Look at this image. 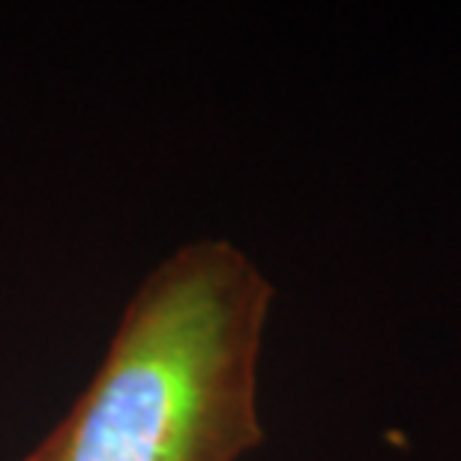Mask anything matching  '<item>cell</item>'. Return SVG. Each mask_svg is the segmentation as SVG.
Wrapping results in <instances>:
<instances>
[{"instance_id": "cell-1", "label": "cell", "mask_w": 461, "mask_h": 461, "mask_svg": "<svg viewBox=\"0 0 461 461\" xmlns=\"http://www.w3.org/2000/svg\"><path fill=\"white\" fill-rule=\"evenodd\" d=\"M273 285L228 240L141 282L103 363L22 461H240L264 440L258 357Z\"/></svg>"}]
</instances>
